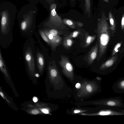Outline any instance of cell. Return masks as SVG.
Returning <instances> with one entry per match:
<instances>
[{"instance_id": "5b68a950", "label": "cell", "mask_w": 124, "mask_h": 124, "mask_svg": "<svg viewBox=\"0 0 124 124\" xmlns=\"http://www.w3.org/2000/svg\"><path fill=\"white\" fill-rule=\"evenodd\" d=\"M56 5L52 4L50 7V13L48 19L42 24L43 28L63 30L67 28L63 23L61 17L56 11Z\"/></svg>"}, {"instance_id": "2e32d148", "label": "cell", "mask_w": 124, "mask_h": 124, "mask_svg": "<svg viewBox=\"0 0 124 124\" xmlns=\"http://www.w3.org/2000/svg\"><path fill=\"white\" fill-rule=\"evenodd\" d=\"M85 9L89 17H91V4L90 0H85Z\"/></svg>"}, {"instance_id": "30bf717a", "label": "cell", "mask_w": 124, "mask_h": 124, "mask_svg": "<svg viewBox=\"0 0 124 124\" xmlns=\"http://www.w3.org/2000/svg\"><path fill=\"white\" fill-rule=\"evenodd\" d=\"M117 56L113 57L102 64L100 68V69L102 70H106L113 65L117 59Z\"/></svg>"}, {"instance_id": "6da1fadb", "label": "cell", "mask_w": 124, "mask_h": 124, "mask_svg": "<svg viewBox=\"0 0 124 124\" xmlns=\"http://www.w3.org/2000/svg\"><path fill=\"white\" fill-rule=\"evenodd\" d=\"M16 13V6L11 2H5L1 4L0 44L3 48H8L13 41L12 31Z\"/></svg>"}, {"instance_id": "d4e9b609", "label": "cell", "mask_w": 124, "mask_h": 124, "mask_svg": "<svg viewBox=\"0 0 124 124\" xmlns=\"http://www.w3.org/2000/svg\"><path fill=\"white\" fill-rule=\"evenodd\" d=\"M33 100L34 102L36 103L38 101V99L37 97H34L33 98Z\"/></svg>"}, {"instance_id": "ba28073f", "label": "cell", "mask_w": 124, "mask_h": 124, "mask_svg": "<svg viewBox=\"0 0 124 124\" xmlns=\"http://www.w3.org/2000/svg\"><path fill=\"white\" fill-rule=\"evenodd\" d=\"M112 88L116 93H124V77L119 79L115 82Z\"/></svg>"}, {"instance_id": "d6986e66", "label": "cell", "mask_w": 124, "mask_h": 124, "mask_svg": "<svg viewBox=\"0 0 124 124\" xmlns=\"http://www.w3.org/2000/svg\"><path fill=\"white\" fill-rule=\"evenodd\" d=\"M121 43H118L115 46L114 48L112 51V55H115L117 52L118 51V49L121 46Z\"/></svg>"}, {"instance_id": "7a4b0ae2", "label": "cell", "mask_w": 124, "mask_h": 124, "mask_svg": "<svg viewBox=\"0 0 124 124\" xmlns=\"http://www.w3.org/2000/svg\"><path fill=\"white\" fill-rule=\"evenodd\" d=\"M37 10L36 6L29 4L22 8L18 13L17 17L20 33L25 38L32 37L35 32Z\"/></svg>"}, {"instance_id": "5bb4252c", "label": "cell", "mask_w": 124, "mask_h": 124, "mask_svg": "<svg viewBox=\"0 0 124 124\" xmlns=\"http://www.w3.org/2000/svg\"><path fill=\"white\" fill-rule=\"evenodd\" d=\"M54 36L59 35L63 34V32L58 30L54 29H47L43 28L41 29Z\"/></svg>"}, {"instance_id": "9a60e30c", "label": "cell", "mask_w": 124, "mask_h": 124, "mask_svg": "<svg viewBox=\"0 0 124 124\" xmlns=\"http://www.w3.org/2000/svg\"><path fill=\"white\" fill-rule=\"evenodd\" d=\"M62 20L64 24L68 26L72 29H75L76 28L75 24L74 21L67 18H64L62 19Z\"/></svg>"}, {"instance_id": "3957f363", "label": "cell", "mask_w": 124, "mask_h": 124, "mask_svg": "<svg viewBox=\"0 0 124 124\" xmlns=\"http://www.w3.org/2000/svg\"><path fill=\"white\" fill-rule=\"evenodd\" d=\"M36 42L31 37L28 38L23 47V54L26 66L30 74L33 76L35 69Z\"/></svg>"}, {"instance_id": "277c9868", "label": "cell", "mask_w": 124, "mask_h": 124, "mask_svg": "<svg viewBox=\"0 0 124 124\" xmlns=\"http://www.w3.org/2000/svg\"><path fill=\"white\" fill-rule=\"evenodd\" d=\"M97 34L99 45L98 60L105 53L109 39L108 28L104 21H101L98 24Z\"/></svg>"}, {"instance_id": "ac0fdd59", "label": "cell", "mask_w": 124, "mask_h": 124, "mask_svg": "<svg viewBox=\"0 0 124 124\" xmlns=\"http://www.w3.org/2000/svg\"><path fill=\"white\" fill-rule=\"evenodd\" d=\"M80 33V31L79 30L75 31L72 32L68 36L72 38H75L79 35Z\"/></svg>"}, {"instance_id": "44dd1931", "label": "cell", "mask_w": 124, "mask_h": 124, "mask_svg": "<svg viewBox=\"0 0 124 124\" xmlns=\"http://www.w3.org/2000/svg\"><path fill=\"white\" fill-rule=\"evenodd\" d=\"M40 111L43 113L46 114H49V111L48 109L46 108H43L40 109Z\"/></svg>"}, {"instance_id": "e0dca14e", "label": "cell", "mask_w": 124, "mask_h": 124, "mask_svg": "<svg viewBox=\"0 0 124 124\" xmlns=\"http://www.w3.org/2000/svg\"><path fill=\"white\" fill-rule=\"evenodd\" d=\"M39 32L43 40L50 46V43L44 31L41 29H38Z\"/></svg>"}, {"instance_id": "603a6c76", "label": "cell", "mask_w": 124, "mask_h": 124, "mask_svg": "<svg viewBox=\"0 0 124 124\" xmlns=\"http://www.w3.org/2000/svg\"><path fill=\"white\" fill-rule=\"evenodd\" d=\"M86 89L89 92L92 91V88L91 86L89 85H88L87 86Z\"/></svg>"}, {"instance_id": "4316f807", "label": "cell", "mask_w": 124, "mask_h": 124, "mask_svg": "<svg viewBox=\"0 0 124 124\" xmlns=\"http://www.w3.org/2000/svg\"><path fill=\"white\" fill-rule=\"evenodd\" d=\"M80 111L79 110H75L74 111V112L75 113H77L80 112Z\"/></svg>"}, {"instance_id": "9c48e42d", "label": "cell", "mask_w": 124, "mask_h": 124, "mask_svg": "<svg viewBox=\"0 0 124 124\" xmlns=\"http://www.w3.org/2000/svg\"><path fill=\"white\" fill-rule=\"evenodd\" d=\"M98 44L97 42L88 53L87 55V62L89 64H92L96 58L98 49Z\"/></svg>"}, {"instance_id": "83f0119b", "label": "cell", "mask_w": 124, "mask_h": 124, "mask_svg": "<svg viewBox=\"0 0 124 124\" xmlns=\"http://www.w3.org/2000/svg\"><path fill=\"white\" fill-rule=\"evenodd\" d=\"M72 1H74L75 0H71Z\"/></svg>"}, {"instance_id": "f1b7e54d", "label": "cell", "mask_w": 124, "mask_h": 124, "mask_svg": "<svg viewBox=\"0 0 124 124\" xmlns=\"http://www.w3.org/2000/svg\"><path fill=\"white\" fill-rule=\"evenodd\" d=\"M49 1H51V0H48Z\"/></svg>"}, {"instance_id": "7c38bea8", "label": "cell", "mask_w": 124, "mask_h": 124, "mask_svg": "<svg viewBox=\"0 0 124 124\" xmlns=\"http://www.w3.org/2000/svg\"><path fill=\"white\" fill-rule=\"evenodd\" d=\"M85 47L88 46L94 40L96 37L95 35L90 36L86 32L85 33Z\"/></svg>"}, {"instance_id": "484cf974", "label": "cell", "mask_w": 124, "mask_h": 124, "mask_svg": "<svg viewBox=\"0 0 124 124\" xmlns=\"http://www.w3.org/2000/svg\"><path fill=\"white\" fill-rule=\"evenodd\" d=\"M76 87L78 89L81 86V85L80 83H77L76 85Z\"/></svg>"}, {"instance_id": "52a82bcc", "label": "cell", "mask_w": 124, "mask_h": 124, "mask_svg": "<svg viewBox=\"0 0 124 124\" xmlns=\"http://www.w3.org/2000/svg\"><path fill=\"white\" fill-rule=\"evenodd\" d=\"M43 31H44L50 43V46L52 49L53 51H55L57 47L59 46L61 42L62 38L59 35L54 36L47 32Z\"/></svg>"}, {"instance_id": "cb8c5ba5", "label": "cell", "mask_w": 124, "mask_h": 124, "mask_svg": "<svg viewBox=\"0 0 124 124\" xmlns=\"http://www.w3.org/2000/svg\"><path fill=\"white\" fill-rule=\"evenodd\" d=\"M124 27V16L123 17L122 20L121 28L122 30H123Z\"/></svg>"}, {"instance_id": "8992f818", "label": "cell", "mask_w": 124, "mask_h": 124, "mask_svg": "<svg viewBox=\"0 0 124 124\" xmlns=\"http://www.w3.org/2000/svg\"><path fill=\"white\" fill-rule=\"evenodd\" d=\"M43 47V46H42ZM42 49L39 48L38 46H36L35 53L37 65L38 70L40 73L43 72L46 65V59L45 56V49L41 47Z\"/></svg>"}, {"instance_id": "8fae6325", "label": "cell", "mask_w": 124, "mask_h": 124, "mask_svg": "<svg viewBox=\"0 0 124 124\" xmlns=\"http://www.w3.org/2000/svg\"><path fill=\"white\" fill-rule=\"evenodd\" d=\"M0 70L2 73L8 78L9 79L8 73L6 63L3 57L1 48H0Z\"/></svg>"}, {"instance_id": "7402d4cb", "label": "cell", "mask_w": 124, "mask_h": 124, "mask_svg": "<svg viewBox=\"0 0 124 124\" xmlns=\"http://www.w3.org/2000/svg\"><path fill=\"white\" fill-rule=\"evenodd\" d=\"M74 22L75 24L77 25L79 27H82L83 26V23L81 22L74 21Z\"/></svg>"}, {"instance_id": "4fadbf2b", "label": "cell", "mask_w": 124, "mask_h": 124, "mask_svg": "<svg viewBox=\"0 0 124 124\" xmlns=\"http://www.w3.org/2000/svg\"><path fill=\"white\" fill-rule=\"evenodd\" d=\"M73 43V41L72 38L68 36L64 39L63 44L64 47L66 49L70 48Z\"/></svg>"}, {"instance_id": "ffe728a7", "label": "cell", "mask_w": 124, "mask_h": 124, "mask_svg": "<svg viewBox=\"0 0 124 124\" xmlns=\"http://www.w3.org/2000/svg\"><path fill=\"white\" fill-rule=\"evenodd\" d=\"M30 112L31 114L34 115H37L40 113L39 110L37 109H33Z\"/></svg>"}]
</instances>
